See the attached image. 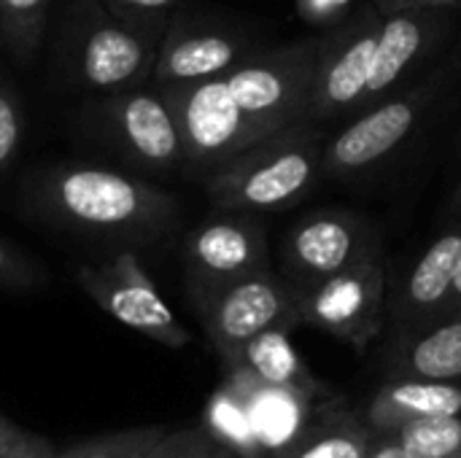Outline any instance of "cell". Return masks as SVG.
<instances>
[{
  "mask_svg": "<svg viewBox=\"0 0 461 458\" xmlns=\"http://www.w3.org/2000/svg\"><path fill=\"white\" fill-rule=\"evenodd\" d=\"M22 205L38 221L113 248L151 246L178 224V200L138 178L86 162H59L22 181Z\"/></svg>",
  "mask_w": 461,
  "mask_h": 458,
  "instance_id": "cell-1",
  "label": "cell"
},
{
  "mask_svg": "<svg viewBox=\"0 0 461 458\" xmlns=\"http://www.w3.org/2000/svg\"><path fill=\"white\" fill-rule=\"evenodd\" d=\"M159 43L100 0H70L54 24L51 67L68 89L111 94L151 81Z\"/></svg>",
  "mask_w": 461,
  "mask_h": 458,
  "instance_id": "cell-2",
  "label": "cell"
},
{
  "mask_svg": "<svg viewBox=\"0 0 461 458\" xmlns=\"http://www.w3.org/2000/svg\"><path fill=\"white\" fill-rule=\"evenodd\" d=\"M324 143L321 124L297 121L211 170L205 192L216 211L267 213L289 208L324 178Z\"/></svg>",
  "mask_w": 461,
  "mask_h": 458,
  "instance_id": "cell-3",
  "label": "cell"
},
{
  "mask_svg": "<svg viewBox=\"0 0 461 458\" xmlns=\"http://www.w3.org/2000/svg\"><path fill=\"white\" fill-rule=\"evenodd\" d=\"M86 135L103 140L124 162L143 173L167 175L186 165V148L176 108L157 84L97 94L81 108Z\"/></svg>",
  "mask_w": 461,
  "mask_h": 458,
  "instance_id": "cell-4",
  "label": "cell"
},
{
  "mask_svg": "<svg viewBox=\"0 0 461 458\" xmlns=\"http://www.w3.org/2000/svg\"><path fill=\"white\" fill-rule=\"evenodd\" d=\"M440 78H424L402 92H392L373 105L354 113V119L327 138L321 154V175L335 181H354L386 159H392L424 121Z\"/></svg>",
  "mask_w": 461,
  "mask_h": 458,
  "instance_id": "cell-5",
  "label": "cell"
},
{
  "mask_svg": "<svg viewBox=\"0 0 461 458\" xmlns=\"http://www.w3.org/2000/svg\"><path fill=\"white\" fill-rule=\"evenodd\" d=\"M319 51L321 38L254 51L227 70L221 81L249 116L278 132L297 121H308Z\"/></svg>",
  "mask_w": 461,
  "mask_h": 458,
  "instance_id": "cell-6",
  "label": "cell"
},
{
  "mask_svg": "<svg viewBox=\"0 0 461 458\" xmlns=\"http://www.w3.org/2000/svg\"><path fill=\"white\" fill-rule=\"evenodd\" d=\"M162 89L167 92L181 124L186 170L208 175L219 165L276 132L235 103L221 76Z\"/></svg>",
  "mask_w": 461,
  "mask_h": 458,
  "instance_id": "cell-7",
  "label": "cell"
},
{
  "mask_svg": "<svg viewBox=\"0 0 461 458\" xmlns=\"http://www.w3.org/2000/svg\"><path fill=\"white\" fill-rule=\"evenodd\" d=\"M197 313L227 367L257 335L267 329L292 332L303 327L300 292L270 267L230 283L200 305Z\"/></svg>",
  "mask_w": 461,
  "mask_h": 458,
  "instance_id": "cell-8",
  "label": "cell"
},
{
  "mask_svg": "<svg viewBox=\"0 0 461 458\" xmlns=\"http://www.w3.org/2000/svg\"><path fill=\"white\" fill-rule=\"evenodd\" d=\"M381 254L378 227L346 208H321L289 227L281 240L284 278L297 289H311L370 256Z\"/></svg>",
  "mask_w": 461,
  "mask_h": 458,
  "instance_id": "cell-9",
  "label": "cell"
},
{
  "mask_svg": "<svg viewBox=\"0 0 461 458\" xmlns=\"http://www.w3.org/2000/svg\"><path fill=\"white\" fill-rule=\"evenodd\" d=\"M186 286L194 308L230 283L270 267L267 235L257 213L219 211L184 238Z\"/></svg>",
  "mask_w": 461,
  "mask_h": 458,
  "instance_id": "cell-10",
  "label": "cell"
},
{
  "mask_svg": "<svg viewBox=\"0 0 461 458\" xmlns=\"http://www.w3.org/2000/svg\"><path fill=\"white\" fill-rule=\"evenodd\" d=\"M76 281L97 308L119 324L167 348H184L189 343V332L157 292L135 248H113L108 259L81 265L76 270Z\"/></svg>",
  "mask_w": 461,
  "mask_h": 458,
  "instance_id": "cell-11",
  "label": "cell"
},
{
  "mask_svg": "<svg viewBox=\"0 0 461 458\" xmlns=\"http://www.w3.org/2000/svg\"><path fill=\"white\" fill-rule=\"evenodd\" d=\"M386 313L389 302L384 254H375L300 292L303 327H316L354 351H365L378 337Z\"/></svg>",
  "mask_w": 461,
  "mask_h": 458,
  "instance_id": "cell-12",
  "label": "cell"
},
{
  "mask_svg": "<svg viewBox=\"0 0 461 458\" xmlns=\"http://www.w3.org/2000/svg\"><path fill=\"white\" fill-rule=\"evenodd\" d=\"M381 11L370 3L321 38L308 121L324 124L362 111L378 43Z\"/></svg>",
  "mask_w": 461,
  "mask_h": 458,
  "instance_id": "cell-13",
  "label": "cell"
},
{
  "mask_svg": "<svg viewBox=\"0 0 461 458\" xmlns=\"http://www.w3.org/2000/svg\"><path fill=\"white\" fill-rule=\"evenodd\" d=\"M254 51L257 49L249 43V38L235 30L197 22H170L157 51L151 84L178 86L216 78Z\"/></svg>",
  "mask_w": 461,
  "mask_h": 458,
  "instance_id": "cell-14",
  "label": "cell"
},
{
  "mask_svg": "<svg viewBox=\"0 0 461 458\" xmlns=\"http://www.w3.org/2000/svg\"><path fill=\"white\" fill-rule=\"evenodd\" d=\"M461 265V213L448 224L413 262L394 302L389 305L392 321L400 332L416 329L432 319L446 316L451 289Z\"/></svg>",
  "mask_w": 461,
  "mask_h": 458,
  "instance_id": "cell-15",
  "label": "cell"
},
{
  "mask_svg": "<svg viewBox=\"0 0 461 458\" xmlns=\"http://www.w3.org/2000/svg\"><path fill=\"white\" fill-rule=\"evenodd\" d=\"M446 24H448L446 11L405 8V11L381 13L375 62H373V76L362 108L392 94L400 86V81L432 51Z\"/></svg>",
  "mask_w": 461,
  "mask_h": 458,
  "instance_id": "cell-16",
  "label": "cell"
},
{
  "mask_svg": "<svg viewBox=\"0 0 461 458\" xmlns=\"http://www.w3.org/2000/svg\"><path fill=\"white\" fill-rule=\"evenodd\" d=\"M389 367L392 378L461 386V310L400 332Z\"/></svg>",
  "mask_w": 461,
  "mask_h": 458,
  "instance_id": "cell-17",
  "label": "cell"
},
{
  "mask_svg": "<svg viewBox=\"0 0 461 458\" xmlns=\"http://www.w3.org/2000/svg\"><path fill=\"white\" fill-rule=\"evenodd\" d=\"M440 416H461L459 383L392 378L367 408V424L373 432H397L405 424Z\"/></svg>",
  "mask_w": 461,
  "mask_h": 458,
  "instance_id": "cell-18",
  "label": "cell"
},
{
  "mask_svg": "<svg viewBox=\"0 0 461 458\" xmlns=\"http://www.w3.org/2000/svg\"><path fill=\"white\" fill-rule=\"evenodd\" d=\"M373 429L348 408L327 405L308 416L300 432L262 458H367Z\"/></svg>",
  "mask_w": 461,
  "mask_h": 458,
  "instance_id": "cell-19",
  "label": "cell"
},
{
  "mask_svg": "<svg viewBox=\"0 0 461 458\" xmlns=\"http://www.w3.org/2000/svg\"><path fill=\"white\" fill-rule=\"evenodd\" d=\"M230 373L246 375L273 389H292L303 394H313L316 389L313 375L289 340V329H267L257 335L230 364Z\"/></svg>",
  "mask_w": 461,
  "mask_h": 458,
  "instance_id": "cell-20",
  "label": "cell"
},
{
  "mask_svg": "<svg viewBox=\"0 0 461 458\" xmlns=\"http://www.w3.org/2000/svg\"><path fill=\"white\" fill-rule=\"evenodd\" d=\"M49 30V0H0V43L11 59L30 67Z\"/></svg>",
  "mask_w": 461,
  "mask_h": 458,
  "instance_id": "cell-21",
  "label": "cell"
},
{
  "mask_svg": "<svg viewBox=\"0 0 461 458\" xmlns=\"http://www.w3.org/2000/svg\"><path fill=\"white\" fill-rule=\"evenodd\" d=\"M392 435L416 458H461V416L413 421Z\"/></svg>",
  "mask_w": 461,
  "mask_h": 458,
  "instance_id": "cell-22",
  "label": "cell"
},
{
  "mask_svg": "<svg viewBox=\"0 0 461 458\" xmlns=\"http://www.w3.org/2000/svg\"><path fill=\"white\" fill-rule=\"evenodd\" d=\"M24 143V103L14 78L0 65V184L16 165Z\"/></svg>",
  "mask_w": 461,
  "mask_h": 458,
  "instance_id": "cell-23",
  "label": "cell"
},
{
  "mask_svg": "<svg viewBox=\"0 0 461 458\" xmlns=\"http://www.w3.org/2000/svg\"><path fill=\"white\" fill-rule=\"evenodd\" d=\"M162 435L165 429H157V427L127 429V432L78 443L57 458H143L162 440Z\"/></svg>",
  "mask_w": 461,
  "mask_h": 458,
  "instance_id": "cell-24",
  "label": "cell"
},
{
  "mask_svg": "<svg viewBox=\"0 0 461 458\" xmlns=\"http://www.w3.org/2000/svg\"><path fill=\"white\" fill-rule=\"evenodd\" d=\"M46 286V270L19 246L0 235V289L5 292H38Z\"/></svg>",
  "mask_w": 461,
  "mask_h": 458,
  "instance_id": "cell-25",
  "label": "cell"
},
{
  "mask_svg": "<svg viewBox=\"0 0 461 458\" xmlns=\"http://www.w3.org/2000/svg\"><path fill=\"white\" fill-rule=\"evenodd\" d=\"M108 11H113L119 19L130 22L138 30H146L157 38L165 35L170 27V11L178 0H100Z\"/></svg>",
  "mask_w": 461,
  "mask_h": 458,
  "instance_id": "cell-26",
  "label": "cell"
},
{
  "mask_svg": "<svg viewBox=\"0 0 461 458\" xmlns=\"http://www.w3.org/2000/svg\"><path fill=\"white\" fill-rule=\"evenodd\" d=\"M219 437L208 427H189L178 432H165L162 440L143 458H211Z\"/></svg>",
  "mask_w": 461,
  "mask_h": 458,
  "instance_id": "cell-27",
  "label": "cell"
},
{
  "mask_svg": "<svg viewBox=\"0 0 461 458\" xmlns=\"http://www.w3.org/2000/svg\"><path fill=\"white\" fill-rule=\"evenodd\" d=\"M357 0H297L300 16L313 27H335Z\"/></svg>",
  "mask_w": 461,
  "mask_h": 458,
  "instance_id": "cell-28",
  "label": "cell"
},
{
  "mask_svg": "<svg viewBox=\"0 0 461 458\" xmlns=\"http://www.w3.org/2000/svg\"><path fill=\"white\" fill-rule=\"evenodd\" d=\"M381 13L405 11V8H427V11H451L459 8L461 0H370Z\"/></svg>",
  "mask_w": 461,
  "mask_h": 458,
  "instance_id": "cell-29",
  "label": "cell"
},
{
  "mask_svg": "<svg viewBox=\"0 0 461 458\" xmlns=\"http://www.w3.org/2000/svg\"><path fill=\"white\" fill-rule=\"evenodd\" d=\"M367 458H416L392 432H373Z\"/></svg>",
  "mask_w": 461,
  "mask_h": 458,
  "instance_id": "cell-30",
  "label": "cell"
},
{
  "mask_svg": "<svg viewBox=\"0 0 461 458\" xmlns=\"http://www.w3.org/2000/svg\"><path fill=\"white\" fill-rule=\"evenodd\" d=\"M0 458H57L51 445L41 437H32V435H24L16 445L11 448H3Z\"/></svg>",
  "mask_w": 461,
  "mask_h": 458,
  "instance_id": "cell-31",
  "label": "cell"
},
{
  "mask_svg": "<svg viewBox=\"0 0 461 458\" xmlns=\"http://www.w3.org/2000/svg\"><path fill=\"white\" fill-rule=\"evenodd\" d=\"M24 435H27V432L16 429L11 421H5V418L0 416V451H3V448H11V445H16V443H19Z\"/></svg>",
  "mask_w": 461,
  "mask_h": 458,
  "instance_id": "cell-32",
  "label": "cell"
},
{
  "mask_svg": "<svg viewBox=\"0 0 461 458\" xmlns=\"http://www.w3.org/2000/svg\"><path fill=\"white\" fill-rule=\"evenodd\" d=\"M461 310V265L456 270V281H454V289H451V300H448V310L446 313H454Z\"/></svg>",
  "mask_w": 461,
  "mask_h": 458,
  "instance_id": "cell-33",
  "label": "cell"
},
{
  "mask_svg": "<svg viewBox=\"0 0 461 458\" xmlns=\"http://www.w3.org/2000/svg\"><path fill=\"white\" fill-rule=\"evenodd\" d=\"M211 458H246V456H240L235 448H230L227 443H221V440H219V445H216V451H213V456Z\"/></svg>",
  "mask_w": 461,
  "mask_h": 458,
  "instance_id": "cell-34",
  "label": "cell"
},
{
  "mask_svg": "<svg viewBox=\"0 0 461 458\" xmlns=\"http://www.w3.org/2000/svg\"><path fill=\"white\" fill-rule=\"evenodd\" d=\"M451 205H454L456 213H461V181L459 186H456V192H454V197H451Z\"/></svg>",
  "mask_w": 461,
  "mask_h": 458,
  "instance_id": "cell-35",
  "label": "cell"
}]
</instances>
